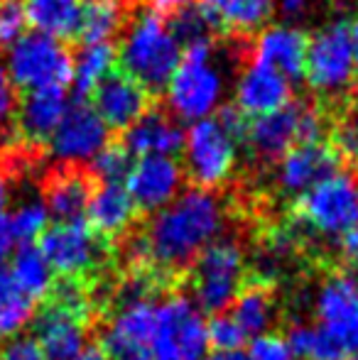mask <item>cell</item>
<instances>
[{
	"label": "cell",
	"instance_id": "6da1fadb",
	"mask_svg": "<svg viewBox=\"0 0 358 360\" xmlns=\"http://www.w3.org/2000/svg\"><path fill=\"white\" fill-rule=\"evenodd\" d=\"M224 223V204L214 191L186 189L153 214L145 233L125 243V260L133 270L155 267L158 272H179L219 240Z\"/></svg>",
	"mask_w": 358,
	"mask_h": 360
},
{
	"label": "cell",
	"instance_id": "7a4b0ae2",
	"mask_svg": "<svg viewBox=\"0 0 358 360\" xmlns=\"http://www.w3.org/2000/svg\"><path fill=\"white\" fill-rule=\"evenodd\" d=\"M120 72L138 81L145 91H165L167 81L181 62V47L174 39L165 15L143 10L125 30L120 47L115 49Z\"/></svg>",
	"mask_w": 358,
	"mask_h": 360
},
{
	"label": "cell",
	"instance_id": "3957f363",
	"mask_svg": "<svg viewBox=\"0 0 358 360\" xmlns=\"http://www.w3.org/2000/svg\"><path fill=\"white\" fill-rule=\"evenodd\" d=\"M226 79L214 54V42L181 49V62L165 86L167 108L174 120L199 123L214 118L224 105Z\"/></svg>",
	"mask_w": 358,
	"mask_h": 360
},
{
	"label": "cell",
	"instance_id": "277c9868",
	"mask_svg": "<svg viewBox=\"0 0 358 360\" xmlns=\"http://www.w3.org/2000/svg\"><path fill=\"white\" fill-rule=\"evenodd\" d=\"M158 299L145 280L133 277L118 292V304L101 331V353L108 360H153Z\"/></svg>",
	"mask_w": 358,
	"mask_h": 360
},
{
	"label": "cell",
	"instance_id": "5b68a950",
	"mask_svg": "<svg viewBox=\"0 0 358 360\" xmlns=\"http://www.w3.org/2000/svg\"><path fill=\"white\" fill-rule=\"evenodd\" d=\"M245 252L238 240L219 238L191 265V302L204 314H224L243 289Z\"/></svg>",
	"mask_w": 358,
	"mask_h": 360
},
{
	"label": "cell",
	"instance_id": "8992f818",
	"mask_svg": "<svg viewBox=\"0 0 358 360\" xmlns=\"http://www.w3.org/2000/svg\"><path fill=\"white\" fill-rule=\"evenodd\" d=\"M297 218L307 231L329 240H344L358 223V179L336 172L297 199Z\"/></svg>",
	"mask_w": 358,
	"mask_h": 360
},
{
	"label": "cell",
	"instance_id": "52a82bcc",
	"mask_svg": "<svg viewBox=\"0 0 358 360\" xmlns=\"http://www.w3.org/2000/svg\"><path fill=\"white\" fill-rule=\"evenodd\" d=\"M3 72L23 91L67 89L72 84V54L59 39L27 32L8 49Z\"/></svg>",
	"mask_w": 358,
	"mask_h": 360
},
{
	"label": "cell",
	"instance_id": "ba28073f",
	"mask_svg": "<svg viewBox=\"0 0 358 360\" xmlns=\"http://www.w3.org/2000/svg\"><path fill=\"white\" fill-rule=\"evenodd\" d=\"M206 314L184 294L158 302L153 331V360H204L209 356Z\"/></svg>",
	"mask_w": 358,
	"mask_h": 360
},
{
	"label": "cell",
	"instance_id": "9c48e42d",
	"mask_svg": "<svg viewBox=\"0 0 358 360\" xmlns=\"http://www.w3.org/2000/svg\"><path fill=\"white\" fill-rule=\"evenodd\" d=\"M324 135V115L309 103L290 101L280 110L248 120L243 143L260 162H277L300 143H317Z\"/></svg>",
	"mask_w": 358,
	"mask_h": 360
},
{
	"label": "cell",
	"instance_id": "30bf717a",
	"mask_svg": "<svg viewBox=\"0 0 358 360\" xmlns=\"http://www.w3.org/2000/svg\"><path fill=\"white\" fill-rule=\"evenodd\" d=\"M238 140L219 123V118H206L191 123L184 130V176H189L196 189L214 191L231 179L238 162Z\"/></svg>",
	"mask_w": 358,
	"mask_h": 360
},
{
	"label": "cell",
	"instance_id": "8fae6325",
	"mask_svg": "<svg viewBox=\"0 0 358 360\" xmlns=\"http://www.w3.org/2000/svg\"><path fill=\"white\" fill-rule=\"evenodd\" d=\"M307 84L321 96H339L354 84V52H351V25L334 20L319 27L307 42L305 76Z\"/></svg>",
	"mask_w": 358,
	"mask_h": 360
},
{
	"label": "cell",
	"instance_id": "7c38bea8",
	"mask_svg": "<svg viewBox=\"0 0 358 360\" xmlns=\"http://www.w3.org/2000/svg\"><path fill=\"white\" fill-rule=\"evenodd\" d=\"M37 248L54 275H62L69 282H79L98 270L108 255V243L94 233L87 221L54 223L39 238Z\"/></svg>",
	"mask_w": 358,
	"mask_h": 360
},
{
	"label": "cell",
	"instance_id": "4fadbf2b",
	"mask_svg": "<svg viewBox=\"0 0 358 360\" xmlns=\"http://www.w3.org/2000/svg\"><path fill=\"white\" fill-rule=\"evenodd\" d=\"M317 326L324 328L351 358L358 356V275L334 272L314 294Z\"/></svg>",
	"mask_w": 358,
	"mask_h": 360
},
{
	"label": "cell",
	"instance_id": "5bb4252c",
	"mask_svg": "<svg viewBox=\"0 0 358 360\" xmlns=\"http://www.w3.org/2000/svg\"><path fill=\"white\" fill-rule=\"evenodd\" d=\"M110 143V130L94 105L87 101H74L69 103L67 113H64L62 123L47 140L49 152L54 160L64 162V165H84L91 162L106 145Z\"/></svg>",
	"mask_w": 358,
	"mask_h": 360
},
{
	"label": "cell",
	"instance_id": "9a60e30c",
	"mask_svg": "<svg viewBox=\"0 0 358 360\" xmlns=\"http://www.w3.org/2000/svg\"><path fill=\"white\" fill-rule=\"evenodd\" d=\"M135 209L158 214L184 191V169L177 157H140L123 181Z\"/></svg>",
	"mask_w": 358,
	"mask_h": 360
},
{
	"label": "cell",
	"instance_id": "2e32d148",
	"mask_svg": "<svg viewBox=\"0 0 358 360\" xmlns=\"http://www.w3.org/2000/svg\"><path fill=\"white\" fill-rule=\"evenodd\" d=\"M341 160L331 143H300L277 160V186L282 194L300 199L305 191L336 174Z\"/></svg>",
	"mask_w": 358,
	"mask_h": 360
},
{
	"label": "cell",
	"instance_id": "e0dca14e",
	"mask_svg": "<svg viewBox=\"0 0 358 360\" xmlns=\"http://www.w3.org/2000/svg\"><path fill=\"white\" fill-rule=\"evenodd\" d=\"M34 341L49 360H72L89 346L87 316L57 302H49L32 319Z\"/></svg>",
	"mask_w": 358,
	"mask_h": 360
},
{
	"label": "cell",
	"instance_id": "ac0fdd59",
	"mask_svg": "<svg viewBox=\"0 0 358 360\" xmlns=\"http://www.w3.org/2000/svg\"><path fill=\"white\" fill-rule=\"evenodd\" d=\"M91 105L108 130H128L150 110L153 94L123 72H113L91 94Z\"/></svg>",
	"mask_w": 358,
	"mask_h": 360
},
{
	"label": "cell",
	"instance_id": "d6986e66",
	"mask_svg": "<svg viewBox=\"0 0 358 360\" xmlns=\"http://www.w3.org/2000/svg\"><path fill=\"white\" fill-rule=\"evenodd\" d=\"M292 101V81L275 69L253 62L236 81V108L248 120L280 110Z\"/></svg>",
	"mask_w": 358,
	"mask_h": 360
},
{
	"label": "cell",
	"instance_id": "ffe728a7",
	"mask_svg": "<svg viewBox=\"0 0 358 360\" xmlns=\"http://www.w3.org/2000/svg\"><path fill=\"white\" fill-rule=\"evenodd\" d=\"M307 37L300 27L292 25H270L258 32L253 42L255 62L275 69L287 81H300L305 76V57H307Z\"/></svg>",
	"mask_w": 358,
	"mask_h": 360
},
{
	"label": "cell",
	"instance_id": "44dd1931",
	"mask_svg": "<svg viewBox=\"0 0 358 360\" xmlns=\"http://www.w3.org/2000/svg\"><path fill=\"white\" fill-rule=\"evenodd\" d=\"M125 152L130 157H177L184 147V130L170 113L148 110L138 123L123 130Z\"/></svg>",
	"mask_w": 358,
	"mask_h": 360
},
{
	"label": "cell",
	"instance_id": "7402d4cb",
	"mask_svg": "<svg viewBox=\"0 0 358 360\" xmlns=\"http://www.w3.org/2000/svg\"><path fill=\"white\" fill-rule=\"evenodd\" d=\"M69 108V98L64 89H42L30 91L20 101L15 123L18 130L27 143H47L57 125L62 123L64 113Z\"/></svg>",
	"mask_w": 358,
	"mask_h": 360
},
{
	"label": "cell",
	"instance_id": "603a6c76",
	"mask_svg": "<svg viewBox=\"0 0 358 360\" xmlns=\"http://www.w3.org/2000/svg\"><path fill=\"white\" fill-rule=\"evenodd\" d=\"M135 216H138V209L123 184H98L91 191L84 218L94 228V233L108 240V238L128 233L135 223Z\"/></svg>",
	"mask_w": 358,
	"mask_h": 360
},
{
	"label": "cell",
	"instance_id": "cb8c5ba5",
	"mask_svg": "<svg viewBox=\"0 0 358 360\" xmlns=\"http://www.w3.org/2000/svg\"><path fill=\"white\" fill-rule=\"evenodd\" d=\"M91 191H94L91 176L82 174L79 169H62L47 181L44 206L57 223L84 221Z\"/></svg>",
	"mask_w": 358,
	"mask_h": 360
},
{
	"label": "cell",
	"instance_id": "d4e9b609",
	"mask_svg": "<svg viewBox=\"0 0 358 360\" xmlns=\"http://www.w3.org/2000/svg\"><path fill=\"white\" fill-rule=\"evenodd\" d=\"M25 18L32 25V32L54 39L77 37L82 0H23Z\"/></svg>",
	"mask_w": 358,
	"mask_h": 360
},
{
	"label": "cell",
	"instance_id": "484cf974",
	"mask_svg": "<svg viewBox=\"0 0 358 360\" xmlns=\"http://www.w3.org/2000/svg\"><path fill=\"white\" fill-rule=\"evenodd\" d=\"M115 47L103 44H82L77 57H72V86L79 101H87L110 74L115 72Z\"/></svg>",
	"mask_w": 358,
	"mask_h": 360
},
{
	"label": "cell",
	"instance_id": "4316f807",
	"mask_svg": "<svg viewBox=\"0 0 358 360\" xmlns=\"http://www.w3.org/2000/svg\"><path fill=\"white\" fill-rule=\"evenodd\" d=\"M275 299L265 285H248L238 292V297L231 304V319L241 326L245 338H255L270 333L275 321Z\"/></svg>",
	"mask_w": 358,
	"mask_h": 360
},
{
	"label": "cell",
	"instance_id": "83f0119b",
	"mask_svg": "<svg viewBox=\"0 0 358 360\" xmlns=\"http://www.w3.org/2000/svg\"><path fill=\"white\" fill-rule=\"evenodd\" d=\"M10 277L32 302L47 299L54 292V272L37 245H20L10 260Z\"/></svg>",
	"mask_w": 358,
	"mask_h": 360
},
{
	"label": "cell",
	"instance_id": "f1b7e54d",
	"mask_svg": "<svg viewBox=\"0 0 358 360\" xmlns=\"http://www.w3.org/2000/svg\"><path fill=\"white\" fill-rule=\"evenodd\" d=\"M125 22L123 0H82L77 37L84 44L110 42Z\"/></svg>",
	"mask_w": 358,
	"mask_h": 360
},
{
	"label": "cell",
	"instance_id": "f546056e",
	"mask_svg": "<svg viewBox=\"0 0 358 360\" xmlns=\"http://www.w3.org/2000/svg\"><path fill=\"white\" fill-rule=\"evenodd\" d=\"M34 302L23 292L8 270H0V338H15L32 323Z\"/></svg>",
	"mask_w": 358,
	"mask_h": 360
},
{
	"label": "cell",
	"instance_id": "4dcf8cb0",
	"mask_svg": "<svg viewBox=\"0 0 358 360\" xmlns=\"http://www.w3.org/2000/svg\"><path fill=\"white\" fill-rule=\"evenodd\" d=\"M285 338L297 360H354L317 323H295Z\"/></svg>",
	"mask_w": 358,
	"mask_h": 360
},
{
	"label": "cell",
	"instance_id": "1f68e13d",
	"mask_svg": "<svg viewBox=\"0 0 358 360\" xmlns=\"http://www.w3.org/2000/svg\"><path fill=\"white\" fill-rule=\"evenodd\" d=\"M167 25L181 49L196 47V44H211L214 42V34L221 30L219 22H216L206 10H201L199 5H186V8H181L179 13H174L172 18L167 20Z\"/></svg>",
	"mask_w": 358,
	"mask_h": 360
},
{
	"label": "cell",
	"instance_id": "d6a6232c",
	"mask_svg": "<svg viewBox=\"0 0 358 360\" xmlns=\"http://www.w3.org/2000/svg\"><path fill=\"white\" fill-rule=\"evenodd\" d=\"M49 211L44 206L42 199H27L13 211V216H8V231L13 243L20 245H32L37 238L44 236V231L49 228Z\"/></svg>",
	"mask_w": 358,
	"mask_h": 360
},
{
	"label": "cell",
	"instance_id": "836d02e7",
	"mask_svg": "<svg viewBox=\"0 0 358 360\" xmlns=\"http://www.w3.org/2000/svg\"><path fill=\"white\" fill-rule=\"evenodd\" d=\"M277 0H231L229 8L219 18L221 30L231 32H253L265 27L270 15L275 13Z\"/></svg>",
	"mask_w": 358,
	"mask_h": 360
},
{
	"label": "cell",
	"instance_id": "e575fe53",
	"mask_svg": "<svg viewBox=\"0 0 358 360\" xmlns=\"http://www.w3.org/2000/svg\"><path fill=\"white\" fill-rule=\"evenodd\" d=\"M130 165H133V157L125 152V147L108 143L91 160V172L101 184H123Z\"/></svg>",
	"mask_w": 358,
	"mask_h": 360
},
{
	"label": "cell",
	"instance_id": "d590c367",
	"mask_svg": "<svg viewBox=\"0 0 358 360\" xmlns=\"http://www.w3.org/2000/svg\"><path fill=\"white\" fill-rule=\"evenodd\" d=\"M206 333H209L211 351H243L245 341H248L238 323L231 319V314L211 316L206 321Z\"/></svg>",
	"mask_w": 358,
	"mask_h": 360
},
{
	"label": "cell",
	"instance_id": "8d00e7d4",
	"mask_svg": "<svg viewBox=\"0 0 358 360\" xmlns=\"http://www.w3.org/2000/svg\"><path fill=\"white\" fill-rule=\"evenodd\" d=\"M25 8L23 0H5L0 5V49H10L25 34Z\"/></svg>",
	"mask_w": 358,
	"mask_h": 360
},
{
	"label": "cell",
	"instance_id": "74e56055",
	"mask_svg": "<svg viewBox=\"0 0 358 360\" xmlns=\"http://www.w3.org/2000/svg\"><path fill=\"white\" fill-rule=\"evenodd\" d=\"M290 240L287 238H272L270 243H265L260 248L258 257H255V265H258L260 280L270 282L277 275H282V267H285V257L290 255Z\"/></svg>",
	"mask_w": 358,
	"mask_h": 360
},
{
	"label": "cell",
	"instance_id": "f35d334b",
	"mask_svg": "<svg viewBox=\"0 0 358 360\" xmlns=\"http://www.w3.org/2000/svg\"><path fill=\"white\" fill-rule=\"evenodd\" d=\"M245 356H248V360H297L287 338L272 331L250 338Z\"/></svg>",
	"mask_w": 358,
	"mask_h": 360
},
{
	"label": "cell",
	"instance_id": "ab89813d",
	"mask_svg": "<svg viewBox=\"0 0 358 360\" xmlns=\"http://www.w3.org/2000/svg\"><path fill=\"white\" fill-rule=\"evenodd\" d=\"M331 147L336 150L339 160L358 162V120H341L331 133Z\"/></svg>",
	"mask_w": 358,
	"mask_h": 360
},
{
	"label": "cell",
	"instance_id": "60d3db41",
	"mask_svg": "<svg viewBox=\"0 0 358 360\" xmlns=\"http://www.w3.org/2000/svg\"><path fill=\"white\" fill-rule=\"evenodd\" d=\"M0 360H49L34 336H15L8 338L0 348Z\"/></svg>",
	"mask_w": 358,
	"mask_h": 360
},
{
	"label": "cell",
	"instance_id": "b9f144b4",
	"mask_svg": "<svg viewBox=\"0 0 358 360\" xmlns=\"http://www.w3.org/2000/svg\"><path fill=\"white\" fill-rule=\"evenodd\" d=\"M18 113V89L10 84L8 74L0 67V128H8Z\"/></svg>",
	"mask_w": 358,
	"mask_h": 360
},
{
	"label": "cell",
	"instance_id": "7bdbcfd3",
	"mask_svg": "<svg viewBox=\"0 0 358 360\" xmlns=\"http://www.w3.org/2000/svg\"><path fill=\"white\" fill-rule=\"evenodd\" d=\"M148 3H150V10H155V13L174 15V13H179L181 8L191 5V0H148Z\"/></svg>",
	"mask_w": 358,
	"mask_h": 360
},
{
	"label": "cell",
	"instance_id": "ee69618b",
	"mask_svg": "<svg viewBox=\"0 0 358 360\" xmlns=\"http://www.w3.org/2000/svg\"><path fill=\"white\" fill-rule=\"evenodd\" d=\"M10 248H13V238H10L8 231V216H0V270H3L5 260H8Z\"/></svg>",
	"mask_w": 358,
	"mask_h": 360
},
{
	"label": "cell",
	"instance_id": "f6af8a7d",
	"mask_svg": "<svg viewBox=\"0 0 358 360\" xmlns=\"http://www.w3.org/2000/svg\"><path fill=\"white\" fill-rule=\"evenodd\" d=\"M229 3H231V0H199L196 5H199L201 10H206V13H209L211 18L219 22V18L224 15V10L229 8ZM219 27H221V25H219Z\"/></svg>",
	"mask_w": 358,
	"mask_h": 360
},
{
	"label": "cell",
	"instance_id": "bcb514c9",
	"mask_svg": "<svg viewBox=\"0 0 358 360\" xmlns=\"http://www.w3.org/2000/svg\"><path fill=\"white\" fill-rule=\"evenodd\" d=\"M341 250L349 260H358V223L354 226V231L341 240Z\"/></svg>",
	"mask_w": 358,
	"mask_h": 360
},
{
	"label": "cell",
	"instance_id": "7dc6e473",
	"mask_svg": "<svg viewBox=\"0 0 358 360\" xmlns=\"http://www.w3.org/2000/svg\"><path fill=\"white\" fill-rule=\"evenodd\" d=\"M204 360H248L245 351H209Z\"/></svg>",
	"mask_w": 358,
	"mask_h": 360
},
{
	"label": "cell",
	"instance_id": "c3c4849f",
	"mask_svg": "<svg viewBox=\"0 0 358 360\" xmlns=\"http://www.w3.org/2000/svg\"><path fill=\"white\" fill-rule=\"evenodd\" d=\"M280 3V8L285 10L287 15H295L300 13V10H305V5L309 3V0H277Z\"/></svg>",
	"mask_w": 358,
	"mask_h": 360
},
{
	"label": "cell",
	"instance_id": "681fc988",
	"mask_svg": "<svg viewBox=\"0 0 358 360\" xmlns=\"http://www.w3.org/2000/svg\"><path fill=\"white\" fill-rule=\"evenodd\" d=\"M72 360H108V358H106L103 353H101L98 346H87L82 353H79L77 358H72Z\"/></svg>",
	"mask_w": 358,
	"mask_h": 360
},
{
	"label": "cell",
	"instance_id": "f907efd6",
	"mask_svg": "<svg viewBox=\"0 0 358 360\" xmlns=\"http://www.w3.org/2000/svg\"><path fill=\"white\" fill-rule=\"evenodd\" d=\"M10 204V186L5 181V176L0 174V216H5V209Z\"/></svg>",
	"mask_w": 358,
	"mask_h": 360
},
{
	"label": "cell",
	"instance_id": "816d5d0a",
	"mask_svg": "<svg viewBox=\"0 0 358 360\" xmlns=\"http://www.w3.org/2000/svg\"><path fill=\"white\" fill-rule=\"evenodd\" d=\"M351 52H354V72L358 79V20L351 25Z\"/></svg>",
	"mask_w": 358,
	"mask_h": 360
},
{
	"label": "cell",
	"instance_id": "f5cc1de1",
	"mask_svg": "<svg viewBox=\"0 0 358 360\" xmlns=\"http://www.w3.org/2000/svg\"><path fill=\"white\" fill-rule=\"evenodd\" d=\"M351 118L358 120V94H354V98H351Z\"/></svg>",
	"mask_w": 358,
	"mask_h": 360
},
{
	"label": "cell",
	"instance_id": "db71d44e",
	"mask_svg": "<svg viewBox=\"0 0 358 360\" xmlns=\"http://www.w3.org/2000/svg\"><path fill=\"white\" fill-rule=\"evenodd\" d=\"M3 3H5V0H0V5H3Z\"/></svg>",
	"mask_w": 358,
	"mask_h": 360
},
{
	"label": "cell",
	"instance_id": "11a10c76",
	"mask_svg": "<svg viewBox=\"0 0 358 360\" xmlns=\"http://www.w3.org/2000/svg\"><path fill=\"white\" fill-rule=\"evenodd\" d=\"M354 360H358V356H356V358H354Z\"/></svg>",
	"mask_w": 358,
	"mask_h": 360
},
{
	"label": "cell",
	"instance_id": "9f6ffc18",
	"mask_svg": "<svg viewBox=\"0 0 358 360\" xmlns=\"http://www.w3.org/2000/svg\"><path fill=\"white\" fill-rule=\"evenodd\" d=\"M356 179H358V176H356Z\"/></svg>",
	"mask_w": 358,
	"mask_h": 360
}]
</instances>
